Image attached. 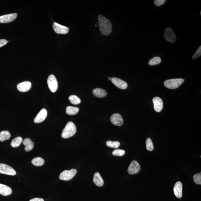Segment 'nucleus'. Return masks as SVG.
I'll return each mask as SVG.
<instances>
[{"mask_svg": "<svg viewBox=\"0 0 201 201\" xmlns=\"http://www.w3.org/2000/svg\"><path fill=\"white\" fill-rule=\"evenodd\" d=\"M98 20L99 21V27L100 32L102 34L106 35H109L111 33L112 25L111 22L100 15L98 16Z\"/></svg>", "mask_w": 201, "mask_h": 201, "instance_id": "f257e3e1", "label": "nucleus"}, {"mask_svg": "<svg viewBox=\"0 0 201 201\" xmlns=\"http://www.w3.org/2000/svg\"><path fill=\"white\" fill-rule=\"evenodd\" d=\"M76 132V126L72 122H69L63 130L61 136L63 138L68 139L74 136Z\"/></svg>", "mask_w": 201, "mask_h": 201, "instance_id": "f03ea898", "label": "nucleus"}, {"mask_svg": "<svg viewBox=\"0 0 201 201\" xmlns=\"http://www.w3.org/2000/svg\"><path fill=\"white\" fill-rule=\"evenodd\" d=\"M184 80L181 78L173 79L165 81L164 84L165 87L169 89H175L179 87Z\"/></svg>", "mask_w": 201, "mask_h": 201, "instance_id": "7ed1b4c3", "label": "nucleus"}, {"mask_svg": "<svg viewBox=\"0 0 201 201\" xmlns=\"http://www.w3.org/2000/svg\"><path fill=\"white\" fill-rule=\"evenodd\" d=\"M77 170L75 169H72L70 170H64L60 173L59 178L62 180H70L75 176Z\"/></svg>", "mask_w": 201, "mask_h": 201, "instance_id": "20e7f679", "label": "nucleus"}, {"mask_svg": "<svg viewBox=\"0 0 201 201\" xmlns=\"http://www.w3.org/2000/svg\"><path fill=\"white\" fill-rule=\"evenodd\" d=\"M47 82L51 91L54 93L56 92L58 88V82L56 77L54 75H50L47 79Z\"/></svg>", "mask_w": 201, "mask_h": 201, "instance_id": "39448f33", "label": "nucleus"}, {"mask_svg": "<svg viewBox=\"0 0 201 201\" xmlns=\"http://www.w3.org/2000/svg\"><path fill=\"white\" fill-rule=\"evenodd\" d=\"M0 173L9 175H15L16 174V172L12 167L1 163H0Z\"/></svg>", "mask_w": 201, "mask_h": 201, "instance_id": "423d86ee", "label": "nucleus"}, {"mask_svg": "<svg viewBox=\"0 0 201 201\" xmlns=\"http://www.w3.org/2000/svg\"><path fill=\"white\" fill-rule=\"evenodd\" d=\"M141 170V166L137 161H133L130 163L128 168V173L131 175L137 174Z\"/></svg>", "mask_w": 201, "mask_h": 201, "instance_id": "0eeeda50", "label": "nucleus"}, {"mask_svg": "<svg viewBox=\"0 0 201 201\" xmlns=\"http://www.w3.org/2000/svg\"><path fill=\"white\" fill-rule=\"evenodd\" d=\"M164 35L165 39L169 42L174 43L176 41V36L174 31L170 28H168L165 29Z\"/></svg>", "mask_w": 201, "mask_h": 201, "instance_id": "6e6552de", "label": "nucleus"}, {"mask_svg": "<svg viewBox=\"0 0 201 201\" xmlns=\"http://www.w3.org/2000/svg\"><path fill=\"white\" fill-rule=\"evenodd\" d=\"M53 27L55 32L58 34H66L69 32V29L68 27L63 26L56 22L53 23Z\"/></svg>", "mask_w": 201, "mask_h": 201, "instance_id": "1a4fd4ad", "label": "nucleus"}, {"mask_svg": "<svg viewBox=\"0 0 201 201\" xmlns=\"http://www.w3.org/2000/svg\"><path fill=\"white\" fill-rule=\"evenodd\" d=\"M17 17L16 13L9 14L0 16V23H8L14 21Z\"/></svg>", "mask_w": 201, "mask_h": 201, "instance_id": "9d476101", "label": "nucleus"}, {"mask_svg": "<svg viewBox=\"0 0 201 201\" xmlns=\"http://www.w3.org/2000/svg\"><path fill=\"white\" fill-rule=\"evenodd\" d=\"M110 121L114 125L120 126L123 125V120L121 114L115 113L113 114L110 118Z\"/></svg>", "mask_w": 201, "mask_h": 201, "instance_id": "9b49d317", "label": "nucleus"}, {"mask_svg": "<svg viewBox=\"0 0 201 201\" xmlns=\"http://www.w3.org/2000/svg\"><path fill=\"white\" fill-rule=\"evenodd\" d=\"M111 82L116 87L122 90L126 89L128 85L126 82L123 80L117 78H112Z\"/></svg>", "mask_w": 201, "mask_h": 201, "instance_id": "f8f14e48", "label": "nucleus"}, {"mask_svg": "<svg viewBox=\"0 0 201 201\" xmlns=\"http://www.w3.org/2000/svg\"><path fill=\"white\" fill-rule=\"evenodd\" d=\"M154 108L157 112H161L163 107V102L162 100L159 97H155L153 99Z\"/></svg>", "mask_w": 201, "mask_h": 201, "instance_id": "ddd939ff", "label": "nucleus"}, {"mask_svg": "<svg viewBox=\"0 0 201 201\" xmlns=\"http://www.w3.org/2000/svg\"><path fill=\"white\" fill-rule=\"evenodd\" d=\"M47 110L45 108H43L37 114L36 117L34 119V122L35 123H41L44 121L47 116Z\"/></svg>", "mask_w": 201, "mask_h": 201, "instance_id": "4468645a", "label": "nucleus"}, {"mask_svg": "<svg viewBox=\"0 0 201 201\" xmlns=\"http://www.w3.org/2000/svg\"><path fill=\"white\" fill-rule=\"evenodd\" d=\"M31 86V82L27 81L19 84L17 86V88L19 91L26 92L30 89Z\"/></svg>", "mask_w": 201, "mask_h": 201, "instance_id": "2eb2a0df", "label": "nucleus"}, {"mask_svg": "<svg viewBox=\"0 0 201 201\" xmlns=\"http://www.w3.org/2000/svg\"><path fill=\"white\" fill-rule=\"evenodd\" d=\"M183 184L180 181H178L175 183L174 188V192L175 195L177 198H180L182 197Z\"/></svg>", "mask_w": 201, "mask_h": 201, "instance_id": "dca6fc26", "label": "nucleus"}, {"mask_svg": "<svg viewBox=\"0 0 201 201\" xmlns=\"http://www.w3.org/2000/svg\"><path fill=\"white\" fill-rule=\"evenodd\" d=\"M12 193V190L6 185L0 184V194L4 196H9Z\"/></svg>", "mask_w": 201, "mask_h": 201, "instance_id": "f3484780", "label": "nucleus"}, {"mask_svg": "<svg viewBox=\"0 0 201 201\" xmlns=\"http://www.w3.org/2000/svg\"><path fill=\"white\" fill-rule=\"evenodd\" d=\"M92 93L96 97L102 98L107 95V92L105 90L101 88H96L92 90Z\"/></svg>", "mask_w": 201, "mask_h": 201, "instance_id": "a211bd4d", "label": "nucleus"}, {"mask_svg": "<svg viewBox=\"0 0 201 201\" xmlns=\"http://www.w3.org/2000/svg\"><path fill=\"white\" fill-rule=\"evenodd\" d=\"M93 180L96 186L100 187L104 185V180L99 173H96L94 174Z\"/></svg>", "mask_w": 201, "mask_h": 201, "instance_id": "6ab92c4d", "label": "nucleus"}, {"mask_svg": "<svg viewBox=\"0 0 201 201\" xmlns=\"http://www.w3.org/2000/svg\"><path fill=\"white\" fill-rule=\"evenodd\" d=\"M23 144L25 146V150L26 152L32 150L34 147V143L29 138L25 139L23 141Z\"/></svg>", "mask_w": 201, "mask_h": 201, "instance_id": "aec40b11", "label": "nucleus"}, {"mask_svg": "<svg viewBox=\"0 0 201 201\" xmlns=\"http://www.w3.org/2000/svg\"><path fill=\"white\" fill-rule=\"evenodd\" d=\"M79 111V108L77 107L69 106L66 107V113L70 116L76 115Z\"/></svg>", "mask_w": 201, "mask_h": 201, "instance_id": "412c9836", "label": "nucleus"}, {"mask_svg": "<svg viewBox=\"0 0 201 201\" xmlns=\"http://www.w3.org/2000/svg\"><path fill=\"white\" fill-rule=\"evenodd\" d=\"M11 137V133L8 131H3L0 132V141L3 142L8 140Z\"/></svg>", "mask_w": 201, "mask_h": 201, "instance_id": "4be33fe9", "label": "nucleus"}, {"mask_svg": "<svg viewBox=\"0 0 201 201\" xmlns=\"http://www.w3.org/2000/svg\"><path fill=\"white\" fill-rule=\"evenodd\" d=\"M31 162L34 166L40 167L44 164V159L40 157H35L31 161Z\"/></svg>", "mask_w": 201, "mask_h": 201, "instance_id": "5701e85b", "label": "nucleus"}, {"mask_svg": "<svg viewBox=\"0 0 201 201\" xmlns=\"http://www.w3.org/2000/svg\"><path fill=\"white\" fill-rule=\"evenodd\" d=\"M23 138L21 137H18L14 139L11 142V146L13 147H17L20 146L23 142Z\"/></svg>", "mask_w": 201, "mask_h": 201, "instance_id": "b1692460", "label": "nucleus"}, {"mask_svg": "<svg viewBox=\"0 0 201 201\" xmlns=\"http://www.w3.org/2000/svg\"><path fill=\"white\" fill-rule=\"evenodd\" d=\"M69 100H70L71 103L74 105L79 104L81 102L80 98L75 95L70 96L69 98Z\"/></svg>", "mask_w": 201, "mask_h": 201, "instance_id": "393cba45", "label": "nucleus"}, {"mask_svg": "<svg viewBox=\"0 0 201 201\" xmlns=\"http://www.w3.org/2000/svg\"><path fill=\"white\" fill-rule=\"evenodd\" d=\"M161 62V59L159 57H155L149 61V64L150 65L155 66L160 64Z\"/></svg>", "mask_w": 201, "mask_h": 201, "instance_id": "a878e982", "label": "nucleus"}, {"mask_svg": "<svg viewBox=\"0 0 201 201\" xmlns=\"http://www.w3.org/2000/svg\"><path fill=\"white\" fill-rule=\"evenodd\" d=\"M106 145L107 147L117 149L120 146L119 142L117 141H108L106 142Z\"/></svg>", "mask_w": 201, "mask_h": 201, "instance_id": "bb28decb", "label": "nucleus"}, {"mask_svg": "<svg viewBox=\"0 0 201 201\" xmlns=\"http://www.w3.org/2000/svg\"><path fill=\"white\" fill-rule=\"evenodd\" d=\"M146 149L147 150L149 151H152L154 149V146H153L152 141L150 138H147L146 141Z\"/></svg>", "mask_w": 201, "mask_h": 201, "instance_id": "cd10ccee", "label": "nucleus"}, {"mask_svg": "<svg viewBox=\"0 0 201 201\" xmlns=\"http://www.w3.org/2000/svg\"><path fill=\"white\" fill-rule=\"evenodd\" d=\"M193 178V180L195 183L197 184H201V173L195 174Z\"/></svg>", "mask_w": 201, "mask_h": 201, "instance_id": "c85d7f7f", "label": "nucleus"}, {"mask_svg": "<svg viewBox=\"0 0 201 201\" xmlns=\"http://www.w3.org/2000/svg\"><path fill=\"white\" fill-rule=\"evenodd\" d=\"M113 155L117 156H122L125 154V151L124 150L116 149L114 150L113 152Z\"/></svg>", "mask_w": 201, "mask_h": 201, "instance_id": "c756f323", "label": "nucleus"}, {"mask_svg": "<svg viewBox=\"0 0 201 201\" xmlns=\"http://www.w3.org/2000/svg\"><path fill=\"white\" fill-rule=\"evenodd\" d=\"M201 55V46H200L198 47V50L196 51V52L195 53V54L192 57V59H195L198 58V57H199Z\"/></svg>", "mask_w": 201, "mask_h": 201, "instance_id": "7c9ffc66", "label": "nucleus"}, {"mask_svg": "<svg viewBox=\"0 0 201 201\" xmlns=\"http://www.w3.org/2000/svg\"><path fill=\"white\" fill-rule=\"evenodd\" d=\"M166 1V0H155L154 1V3L157 6L159 7L164 4Z\"/></svg>", "mask_w": 201, "mask_h": 201, "instance_id": "2f4dec72", "label": "nucleus"}, {"mask_svg": "<svg viewBox=\"0 0 201 201\" xmlns=\"http://www.w3.org/2000/svg\"><path fill=\"white\" fill-rule=\"evenodd\" d=\"M8 42V41L5 39H1L0 40V48L7 44Z\"/></svg>", "mask_w": 201, "mask_h": 201, "instance_id": "473e14b6", "label": "nucleus"}, {"mask_svg": "<svg viewBox=\"0 0 201 201\" xmlns=\"http://www.w3.org/2000/svg\"><path fill=\"white\" fill-rule=\"evenodd\" d=\"M29 201H44V200L43 198H35L32 199Z\"/></svg>", "mask_w": 201, "mask_h": 201, "instance_id": "72a5a7b5", "label": "nucleus"}, {"mask_svg": "<svg viewBox=\"0 0 201 201\" xmlns=\"http://www.w3.org/2000/svg\"><path fill=\"white\" fill-rule=\"evenodd\" d=\"M108 80H112V78L111 77H109L108 78Z\"/></svg>", "mask_w": 201, "mask_h": 201, "instance_id": "f704fd0d", "label": "nucleus"}, {"mask_svg": "<svg viewBox=\"0 0 201 201\" xmlns=\"http://www.w3.org/2000/svg\"><path fill=\"white\" fill-rule=\"evenodd\" d=\"M200 15H201V11H200Z\"/></svg>", "mask_w": 201, "mask_h": 201, "instance_id": "c9c22d12", "label": "nucleus"}]
</instances>
